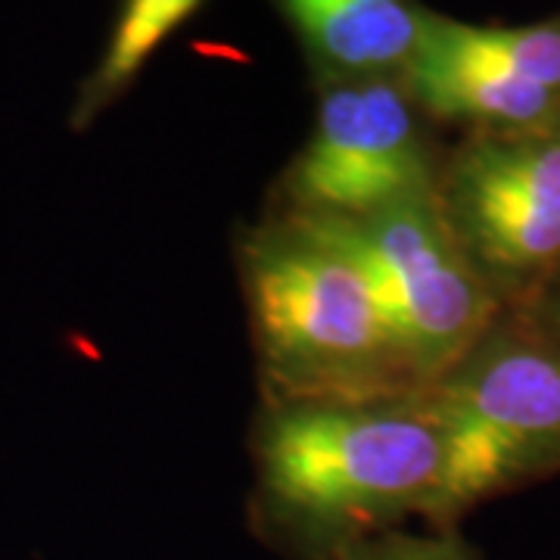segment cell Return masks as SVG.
Returning a JSON list of instances; mask_svg holds the SVG:
<instances>
[{"label": "cell", "instance_id": "obj_1", "mask_svg": "<svg viewBox=\"0 0 560 560\" xmlns=\"http://www.w3.org/2000/svg\"><path fill=\"white\" fill-rule=\"evenodd\" d=\"M249 526L287 560H342L427 521L442 430L427 389L374 399L259 401L249 433Z\"/></svg>", "mask_w": 560, "mask_h": 560}, {"label": "cell", "instance_id": "obj_2", "mask_svg": "<svg viewBox=\"0 0 560 560\" xmlns=\"http://www.w3.org/2000/svg\"><path fill=\"white\" fill-rule=\"evenodd\" d=\"M234 259L261 399H374L423 389L368 261L334 221L265 206L241 231Z\"/></svg>", "mask_w": 560, "mask_h": 560}, {"label": "cell", "instance_id": "obj_3", "mask_svg": "<svg viewBox=\"0 0 560 560\" xmlns=\"http://www.w3.org/2000/svg\"><path fill=\"white\" fill-rule=\"evenodd\" d=\"M427 396L445 448L427 529L560 474V352L521 312L504 308Z\"/></svg>", "mask_w": 560, "mask_h": 560}, {"label": "cell", "instance_id": "obj_4", "mask_svg": "<svg viewBox=\"0 0 560 560\" xmlns=\"http://www.w3.org/2000/svg\"><path fill=\"white\" fill-rule=\"evenodd\" d=\"M436 202L495 300L523 308L560 275V121L467 131L440 160Z\"/></svg>", "mask_w": 560, "mask_h": 560}, {"label": "cell", "instance_id": "obj_5", "mask_svg": "<svg viewBox=\"0 0 560 560\" xmlns=\"http://www.w3.org/2000/svg\"><path fill=\"white\" fill-rule=\"evenodd\" d=\"M401 75H324L312 135L283 168L268 206L349 221L433 194L440 153Z\"/></svg>", "mask_w": 560, "mask_h": 560}, {"label": "cell", "instance_id": "obj_6", "mask_svg": "<svg viewBox=\"0 0 560 560\" xmlns=\"http://www.w3.org/2000/svg\"><path fill=\"white\" fill-rule=\"evenodd\" d=\"M334 224L368 261L423 389L458 364L504 312L452 237L436 190Z\"/></svg>", "mask_w": 560, "mask_h": 560}, {"label": "cell", "instance_id": "obj_7", "mask_svg": "<svg viewBox=\"0 0 560 560\" xmlns=\"http://www.w3.org/2000/svg\"><path fill=\"white\" fill-rule=\"evenodd\" d=\"M318 75H401L427 10L415 0H278Z\"/></svg>", "mask_w": 560, "mask_h": 560}, {"label": "cell", "instance_id": "obj_8", "mask_svg": "<svg viewBox=\"0 0 560 560\" xmlns=\"http://www.w3.org/2000/svg\"><path fill=\"white\" fill-rule=\"evenodd\" d=\"M202 0H121L94 69L81 81L69 125L88 131L135 84L165 40L197 13Z\"/></svg>", "mask_w": 560, "mask_h": 560}, {"label": "cell", "instance_id": "obj_9", "mask_svg": "<svg viewBox=\"0 0 560 560\" xmlns=\"http://www.w3.org/2000/svg\"><path fill=\"white\" fill-rule=\"evenodd\" d=\"M420 44L501 69L560 97V16L529 25H474L427 10Z\"/></svg>", "mask_w": 560, "mask_h": 560}, {"label": "cell", "instance_id": "obj_10", "mask_svg": "<svg viewBox=\"0 0 560 560\" xmlns=\"http://www.w3.org/2000/svg\"><path fill=\"white\" fill-rule=\"evenodd\" d=\"M342 560H486L470 545L460 539L458 529H393L377 539L364 541Z\"/></svg>", "mask_w": 560, "mask_h": 560}, {"label": "cell", "instance_id": "obj_11", "mask_svg": "<svg viewBox=\"0 0 560 560\" xmlns=\"http://www.w3.org/2000/svg\"><path fill=\"white\" fill-rule=\"evenodd\" d=\"M514 312H521L523 318L529 320L541 337L560 352V275H555L533 300L523 308H514Z\"/></svg>", "mask_w": 560, "mask_h": 560}]
</instances>
